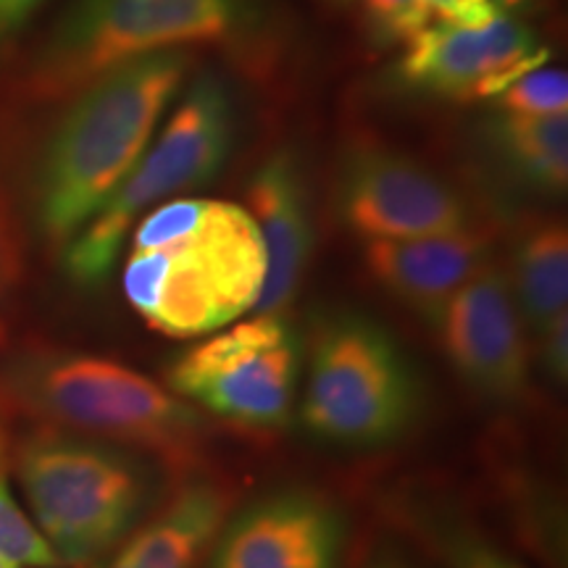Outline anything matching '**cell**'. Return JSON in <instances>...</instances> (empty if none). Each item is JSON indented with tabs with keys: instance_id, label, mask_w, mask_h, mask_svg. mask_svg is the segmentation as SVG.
Wrapping results in <instances>:
<instances>
[{
	"instance_id": "6da1fadb",
	"label": "cell",
	"mask_w": 568,
	"mask_h": 568,
	"mask_svg": "<svg viewBox=\"0 0 568 568\" xmlns=\"http://www.w3.org/2000/svg\"><path fill=\"white\" fill-rule=\"evenodd\" d=\"M266 253L251 211L213 197H180L138 222L124 295L151 329L203 337L255 311Z\"/></svg>"
},
{
	"instance_id": "7a4b0ae2",
	"label": "cell",
	"mask_w": 568,
	"mask_h": 568,
	"mask_svg": "<svg viewBox=\"0 0 568 568\" xmlns=\"http://www.w3.org/2000/svg\"><path fill=\"white\" fill-rule=\"evenodd\" d=\"M187 69V53L163 51L122 63L77 92L40 161L38 222L48 243L67 245L116 193Z\"/></svg>"
},
{
	"instance_id": "3957f363",
	"label": "cell",
	"mask_w": 568,
	"mask_h": 568,
	"mask_svg": "<svg viewBox=\"0 0 568 568\" xmlns=\"http://www.w3.org/2000/svg\"><path fill=\"white\" fill-rule=\"evenodd\" d=\"M38 527L63 564H88L130 535L161 495V466L145 453L40 432L17 453Z\"/></svg>"
},
{
	"instance_id": "277c9868",
	"label": "cell",
	"mask_w": 568,
	"mask_h": 568,
	"mask_svg": "<svg viewBox=\"0 0 568 568\" xmlns=\"http://www.w3.org/2000/svg\"><path fill=\"white\" fill-rule=\"evenodd\" d=\"M13 395L48 422L145 453L187 474L209 439L201 408L145 374L95 355H45L13 376Z\"/></svg>"
},
{
	"instance_id": "5b68a950",
	"label": "cell",
	"mask_w": 568,
	"mask_h": 568,
	"mask_svg": "<svg viewBox=\"0 0 568 568\" xmlns=\"http://www.w3.org/2000/svg\"><path fill=\"white\" fill-rule=\"evenodd\" d=\"M422 410L406 353L382 324L343 311L316 324L301 418L322 443L372 450L400 439Z\"/></svg>"
},
{
	"instance_id": "8992f818",
	"label": "cell",
	"mask_w": 568,
	"mask_h": 568,
	"mask_svg": "<svg viewBox=\"0 0 568 568\" xmlns=\"http://www.w3.org/2000/svg\"><path fill=\"white\" fill-rule=\"evenodd\" d=\"M245 0H77L24 77L32 101L74 98L145 55L224 42L243 30Z\"/></svg>"
},
{
	"instance_id": "52a82bcc",
	"label": "cell",
	"mask_w": 568,
	"mask_h": 568,
	"mask_svg": "<svg viewBox=\"0 0 568 568\" xmlns=\"http://www.w3.org/2000/svg\"><path fill=\"white\" fill-rule=\"evenodd\" d=\"M234 103L216 74L190 84L151 151L140 155L116 193L63 245V266L77 284L111 274L126 232L155 203L216 180L234 145Z\"/></svg>"
},
{
	"instance_id": "ba28073f",
	"label": "cell",
	"mask_w": 568,
	"mask_h": 568,
	"mask_svg": "<svg viewBox=\"0 0 568 568\" xmlns=\"http://www.w3.org/2000/svg\"><path fill=\"white\" fill-rule=\"evenodd\" d=\"M297 379L301 343L284 316L274 314H255L203 339L169 374L172 393L205 414L251 429L287 422Z\"/></svg>"
},
{
	"instance_id": "9c48e42d",
	"label": "cell",
	"mask_w": 568,
	"mask_h": 568,
	"mask_svg": "<svg viewBox=\"0 0 568 568\" xmlns=\"http://www.w3.org/2000/svg\"><path fill=\"white\" fill-rule=\"evenodd\" d=\"M337 211L364 240H408L477 224L471 203L410 155L364 140L347 148L337 172Z\"/></svg>"
},
{
	"instance_id": "30bf717a",
	"label": "cell",
	"mask_w": 568,
	"mask_h": 568,
	"mask_svg": "<svg viewBox=\"0 0 568 568\" xmlns=\"http://www.w3.org/2000/svg\"><path fill=\"white\" fill-rule=\"evenodd\" d=\"M406 48L403 80L458 103L497 98L548 59L535 30L508 11L477 21H432Z\"/></svg>"
},
{
	"instance_id": "8fae6325",
	"label": "cell",
	"mask_w": 568,
	"mask_h": 568,
	"mask_svg": "<svg viewBox=\"0 0 568 568\" xmlns=\"http://www.w3.org/2000/svg\"><path fill=\"white\" fill-rule=\"evenodd\" d=\"M435 329L460 379L495 406H516L529 389L531 347L506 266L489 258L445 305Z\"/></svg>"
},
{
	"instance_id": "7c38bea8",
	"label": "cell",
	"mask_w": 568,
	"mask_h": 568,
	"mask_svg": "<svg viewBox=\"0 0 568 568\" xmlns=\"http://www.w3.org/2000/svg\"><path fill=\"white\" fill-rule=\"evenodd\" d=\"M345 521L324 495L280 489L226 518L211 568H339Z\"/></svg>"
},
{
	"instance_id": "4fadbf2b",
	"label": "cell",
	"mask_w": 568,
	"mask_h": 568,
	"mask_svg": "<svg viewBox=\"0 0 568 568\" xmlns=\"http://www.w3.org/2000/svg\"><path fill=\"white\" fill-rule=\"evenodd\" d=\"M247 211L261 232L266 253V276L255 314L284 316L301 290L314 253L308 187L301 161L282 148L255 169L247 184Z\"/></svg>"
},
{
	"instance_id": "5bb4252c",
	"label": "cell",
	"mask_w": 568,
	"mask_h": 568,
	"mask_svg": "<svg viewBox=\"0 0 568 568\" xmlns=\"http://www.w3.org/2000/svg\"><path fill=\"white\" fill-rule=\"evenodd\" d=\"M489 258V232L479 224L426 237L366 240L364 245L372 280L432 326Z\"/></svg>"
},
{
	"instance_id": "9a60e30c",
	"label": "cell",
	"mask_w": 568,
	"mask_h": 568,
	"mask_svg": "<svg viewBox=\"0 0 568 568\" xmlns=\"http://www.w3.org/2000/svg\"><path fill=\"white\" fill-rule=\"evenodd\" d=\"M232 493L195 479L134 535L111 568H195L230 518Z\"/></svg>"
},
{
	"instance_id": "2e32d148",
	"label": "cell",
	"mask_w": 568,
	"mask_h": 568,
	"mask_svg": "<svg viewBox=\"0 0 568 568\" xmlns=\"http://www.w3.org/2000/svg\"><path fill=\"white\" fill-rule=\"evenodd\" d=\"M516 305L531 335L566 314L568 232L558 219H531L518 232L506 268Z\"/></svg>"
},
{
	"instance_id": "e0dca14e",
	"label": "cell",
	"mask_w": 568,
	"mask_h": 568,
	"mask_svg": "<svg viewBox=\"0 0 568 568\" xmlns=\"http://www.w3.org/2000/svg\"><path fill=\"white\" fill-rule=\"evenodd\" d=\"M495 145L521 182L539 193H564L568 184V116L508 113L495 122Z\"/></svg>"
},
{
	"instance_id": "ac0fdd59",
	"label": "cell",
	"mask_w": 568,
	"mask_h": 568,
	"mask_svg": "<svg viewBox=\"0 0 568 568\" xmlns=\"http://www.w3.org/2000/svg\"><path fill=\"white\" fill-rule=\"evenodd\" d=\"M414 529L424 537L429 548H435L447 568H524L518 560L497 548L495 542L450 514H439L435 508H414Z\"/></svg>"
},
{
	"instance_id": "d6986e66",
	"label": "cell",
	"mask_w": 568,
	"mask_h": 568,
	"mask_svg": "<svg viewBox=\"0 0 568 568\" xmlns=\"http://www.w3.org/2000/svg\"><path fill=\"white\" fill-rule=\"evenodd\" d=\"M0 558L17 568H59L63 564L45 535L13 500L6 474H0Z\"/></svg>"
},
{
	"instance_id": "ffe728a7",
	"label": "cell",
	"mask_w": 568,
	"mask_h": 568,
	"mask_svg": "<svg viewBox=\"0 0 568 568\" xmlns=\"http://www.w3.org/2000/svg\"><path fill=\"white\" fill-rule=\"evenodd\" d=\"M503 111L524 116H552L568 111V77L564 69H535L518 77L495 98Z\"/></svg>"
},
{
	"instance_id": "44dd1931",
	"label": "cell",
	"mask_w": 568,
	"mask_h": 568,
	"mask_svg": "<svg viewBox=\"0 0 568 568\" xmlns=\"http://www.w3.org/2000/svg\"><path fill=\"white\" fill-rule=\"evenodd\" d=\"M368 27L387 40L408 42L439 17L447 0H358Z\"/></svg>"
},
{
	"instance_id": "7402d4cb",
	"label": "cell",
	"mask_w": 568,
	"mask_h": 568,
	"mask_svg": "<svg viewBox=\"0 0 568 568\" xmlns=\"http://www.w3.org/2000/svg\"><path fill=\"white\" fill-rule=\"evenodd\" d=\"M24 274V255H21V240L17 224L11 219V209L0 190V297L9 295Z\"/></svg>"
},
{
	"instance_id": "603a6c76",
	"label": "cell",
	"mask_w": 568,
	"mask_h": 568,
	"mask_svg": "<svg viewBox=\"0 0 568 568\" xmlns=\"http://www.w3.org/2000/svg\"><path fill=\"white\" fill-rule=\"evenodd\" d=\"M539 364L556 385H566L568 379V316L560 314L558 318L537 332Z\"/></svg>"
},
{
	"instance_id": "cb8c5ba5",
	"label": "cell",
	"mask_w": 568,
	"mask_h": 568,
	"mask_svg": "<svg viewBox=\"0 0 568 568\" xmlns=\"http://www.w3.org/2000/svg\"><path fill=\"white\" fill-rule=\"evenodd\" d=\"M42 0H0V32L17 30L38 11Z\"/></svg>"
},
{
	"instance_id": "d4e9b609",
	"label": "cell",
	"mask_w": 568,
	"mask_h": 568,
	"mask_svg": "<svg viewBox=\"0 0 568 568\" xmlns=\"http://www.w3.org/2000/svg\"><path fill=\"white\" fill-rule=\"evenodd\" d=\"M366 568H414V566H408L406 560H400V558H393V556H387V558H379V560H374L372 566H366Z\"/></svg>"
},
{
	"instance_id": "484cf974",
	"label": "cell",
	"mask_w": 568,
	"mask_h": 568,
	"mask_svg": "<svg viewBox=\"0 0 568 568\" xmlns=\"http://www.w3.org/2000/svg\"><path fill=\"white\" fill-rule=\"evenodd\" d=\"M489 3L500 11H514V9H521L524 3H529V0H489Z\"/></svg>"
},
{
	"instance_id": "4316f807",
	"label": "cell",
	"mask_w": 568,
	"mask_h": 568,
	"mask_svg": "<svg viewBox=\"0 0 568 568\" xmlns=\"http://www.w3.org/2000/svg\"><path fill=\"white\" fill-rule=\"evenodd\" d=\"M3 464H6V432L3 426H0V474H6Z\"/></svg>"
},
{
	"instance_id": "83f0119b",
	"label": "cell",
	"mask_w": 568,
	"mask_h": 568,
	"mask_svg": "<svg viewBox=\"0 0 568 568\" xmlns=\"http://www.w3.org/2000/svg\"><path fill=\"white\" fill-rule=\"evenodd\" d=\"M0 568H17V566L9 564V560H3V558H0Z\"/></svg>"
},
{
	"instance_id": "f1b7e54d",
	"label": "cell",
	"mask_w": 568,
	"mask_h": 568,
	"mask_svg": "<svg viewBox=\"0 0 568 568\" xmlns=\"http://www.w3.org/2000/svg\"><path fill=\"white\" fill-rule=\"evenodd\" d=\"M3 337H6V332H3V324H0V343H3Z\"/></svg>"
}]
</instances>
